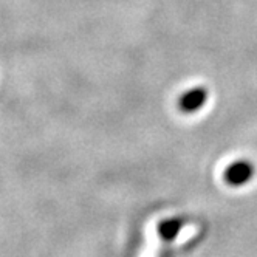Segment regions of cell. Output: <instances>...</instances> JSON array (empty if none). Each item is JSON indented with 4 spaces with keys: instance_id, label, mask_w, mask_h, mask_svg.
<instances>
[{
    "instance_id": "cell-2",
    "label": "cell",
    "mask_w": 257,
    "mask_h": 257,
    "mask_svg": "<svg viewBox=\"0 0 257 257\" xmlns=\"http://www.w3.org/2000/svg\"><path fill=\"white\" fill-rule=\"evenodd\" d=\"M206 101H208V90L203 87H195L181 95L178 101V107L181 108L183 113H195L206 104Z\"/></svg>"
},
{
    "instance_id": "cell-3",
    "label": "cell",
    "mask_w": 257,
    "mask_h": 257,
    "mask_svg": "<svg viewBox=\"0 0 257 257\" xmlns=\"http://www.w3.org/2000/svg\"><path fill=\"white\" fill-rule=\"evenodd\" d=\"M181 228H183V222L180 218H169L161 222V225L158 226V232L164 240H172V238L177 237Z\"/></svg>"
},
{
    "instance_id": "cell-1",
    "label": "cell",
    "mask_w": 257,
    "mask_h": 257,
    "mask_svg": "<svg viewBox=\"0 0 257 257\" xmlns=\"http://www.w3.org/2000/svg\"><path fill=\"white\" fill-rule=\"evenodd\" d=\"M252 177H254V166L246 160L232 163L225 171V181L234 188L246 185Z\"/></svg>"
}]
</instances>
